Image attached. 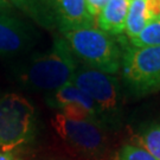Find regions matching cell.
I'll return each instance as SVG.
<instances>
[{
	"label": "cell",
	"mask_w": 160,
	"mask_h": 160,
	"mask_svg": "<svg viewBox=\"0 0 160 160\" xmlns=\"http://www.w3.org/2000/svg\"><path fill=\"white\" fill-rule=\"evenodd\" d=\"M78 61L63 37L56 38L49 51L30 58L22 65L19 77L28 87L42 92H56L71 83Z\"/></svg>",
	"instance_id": "cell-1"
},
{
	"label": "cell",
	"mask_w": 160,
	"mask_h": 160,
	"mask_svg": "<svg viewBox=\"0 0 160 160\" xmlns=\"http://www.w3.org/2000/svg\"><path fill=\"white\" fill-rule=\"evenodd\" d=\"M62 34L77 61L83 62L86 67L110 75L118 72L122 56L110 34L95 26L71 30Z\"/></svg>",
	"instance_id": "cell-2"
},
{
	"label": "cell",
	"mask_w": 160,
	"mask_h": 160,
	"mask_svg": "<svg viewBox=\"0 0 160 160\" xmlns=\"http://www.w3.org/2000/svg\"><path fill=\"white\" fill-rule=\"evenodd\" d=\"M43 25H56L63 32L94 28L86 0H13Z\"/></svg>",
	"instance_id": "cell-3"
},
{
	"label": "cell",
	"mask_w": 160,
	"mask_h": 160,
	"mask_svg": "<svg viewBox=\"0 0 160 160\" xmlns=\"http://www.w3.org/2000/svg\"><path fill=\"white\" fill-rule=\"evenodd\" d=\"M34 108L28 98L8 92L0 97V151L10 152L32 137Z\"/></svg>",
	"instance_id": "cell-4"
},
{
	"label": "cell",
	"mask_w": 160,
	"mask_h": 160,
	"mask_svg": "<svg viewBox=\"0 0 160 160\" xmlns=\"http://www.w3.org/2000/svg\"><path fill=\"white\" fill-rule=\"evenodd\" d=\"M123 77L137 94L160 89V46H129L122 56Z\"/></svg>",
	"instance_id": "cell-5"
},
{
	"label": "cell",
	"mask_w": 160,
	"mask_h": 160,
	"mask_svg": "<svg viewBox=\"0 0 160 160\" xmlns=\"http://www.w3.org/2000/svg\"><path fill=\"white\" fill-rule=\"evenodd\" d=\"M52 126L64 142L87 157H97L106 147V134L102 122L88 119H72L57 113Z\"/></svg>",
	"instance_id": "cell-6"
},
{
	"label": "cell",
	"mask_w": 160,
	"mask_h": 160,
	"mask_svg": "<svg viewBox=\"0 0 160 160\" xmlns=\"http://www.w3.org/2000/svg\"><path fill=\"white\" fill-rule=\"evenodd\" d=\"M96 104L100 118L113 119L119 108V83L113 75L78 65L71 81Z\"/></svg>",
	"instance_id": "cell-7"
},
{
	"label": "cell",
	"mask_w": 160,
	"mask_h": 160,
	"mask_svg": "<svg viewBox=\"0 0 160 160\" xmlns=\"http://www.w3.org/2000/svg\"><path fill=\"white\" fill-rule=\"evenodd\" d=\"M49 104L57 108L61 114L72 119H88L102 122L96 104L74 83H68L51 94Z\"/></svg>",
	"instance_id": "cell-8"
},
{
	"label": "cell",
	"mask_w": 160,
	"mask_h": 160,
	"mask_svg": "<svg viewBox=\"0 0 160 160\" xmlns=\"http://www.w3.org/2000/svg\"><path fill=\"white\" fill-rule=\"evenodd\" d=\"M32 43L33 36L28 25L6 10H0V58L20 55Z\"/></svg>",
	"instance_id": "cell-9"
},
{
	"label": "cell",
	"mask_w": 160,
	"mask_h": 160,
	"mask_svg": "<svg viewBox=\"0 0 160 160\" xmlns=\"http://www.w3.org/2000/svg\"><path fill=\"white\" fill-rule=\"evenodd\" d=\"M129 0H109L97 16V29L108 34L125 32Z\"/></svg>",
	"instance_id": "cell-10"
},
{
	"label": "cell",
	"mask_w": 160,
	"mask_h": 160,
	"mask_svg": "<svg viewBox=\"0 0 160 160\" xmlns=\"http://www.w3.org/2000/svg\"><path fill=\"white\" fill-rule=\"evenodd\" d=\"M148 22L146 11V0H129L126 19V32L129 40L140 33Z\"/></svg>",
	"instance_id": "cell-11"
},
{
	"label": "cell",
	"mask_w": 160,
	"mask_h": 160,
	"mask_svg": "<svg viewBox=\"0 0 160 160\" xmlns=\"http://www.w3.org/2000/svg\"><path fill=\"white\" fill-rule=\"evenodd\" d=\"M138 146L146 149L157 160H160V123L146 127L137 135Z\"/></svg>",
	"instance_id": "cell-12"
},
{
	"label": "cell",
	"mask_w": 160,
	"mask_h": 160,
	"mask_svg": "<svg viewBox=\"0 0 160 160\" xmlns=\"http://www.w3.org/2000/svg\"><path fill=\"white\" fill-rule=\"evenodd\" d=\"M131 45L134 48H151L160 46V20L153 19L145 25L140 33L131 39Z\"/></svg>",
	"instance_id": "cell-13"
},
{
	"label": "cell",
	"mask_w": 160,
	"mask_h": 160,
	"mask_svg": "<svg viewBox=\"0 0 160 160\" xmlns=\"http://www.w3.org/2000/svg\"><path fill=\"white\" fill-rule=\"evenodd\" d=\"M115 160H157L146 149L138 145H125L121 147Z\"/></svg>",
	"instance_id": "cell-14"
},
{
	"label": "cell",
	"mask_w": 160,
	"mask_h": 160,
	"mask_svg": "<svg viewBox=\"0 0 160 160\" xmlns=\"http://www.w3.org/2000/svg\"><path fill=\"white\" fill-rule=\"evenodd\" d=\"M109 0H86L87 8L89 14L92 16L94 19L97 18V16L100 14V12L103 7L106 6V4L108 2Z\"/></svg>",
	"instance_id": "cell-15"
},
{
	"label": "cell",
	"mask_w": 160,
	"mask_h": 160,
	"mask_svg": "<svg viewBox=\"0 0 160 160\" xmlns=\"http://www.w3.org/2000/svg\"><path fill=\"white\" fill-rule=\"evenodd\" d=\"M0 160H20L17 158L14 154H12L10 152H2L0 151Z\"/></svg>",
	"instance_id": "cell-16"
},
{
	"label": "cell",
	"mask_w": 160,
	"mask_h": 160,
	"mask_svg": "<svg viewBox=\"0 0 160 160\" xmlns=\"http://www.w3.org/2000/svg\"><path fill=\"white\" fill-rule=\"evenodd\" d=\"M7 8H8V1L0 0V10H7Z\"/></svg>",
	"instance_id": "cell-17"
},
{
	"label": "cell",
	"mask_w": 160,
	"mask_h": 160,
	"mask_svg": "<svg viewBox=\"0 0 160 160\" xmlns=\"http://www.w3.org/2000/svg\"><path fill=\"white\" fill-rule=\"evenodd\" d=\"M158 19H159V20H160V14H159V17H158Z\"/></svg>",
	"instance_id": "cell-18"
}]
</instances>
